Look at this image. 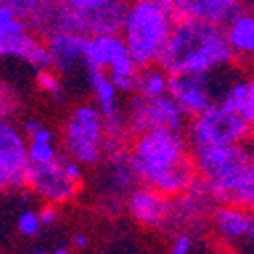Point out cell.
Here are the masks:
<instances>
[{"label": "cell", "mask_w": 254, "mask_h": 254, "mask_svg": "<svg viewBox=\"0 0 254 254\" xmlns=\"http://www.w3.org/2000/svg\"><path fill=\"white\" fill-rule=\"evenodd\" d=\"M127 162L137 180L168 198L182 196L196 176L184 131L170 127L139 133Z\"/></svg>", "instance_id": "6da1fadb"}, {"label": "cell", "mask_w": 254, "mask_h": 254, "mask_svg": "<svg viewBox=\"0 0 254 254\" xmlns=\"http://www.w3.org/2000/svg\"><path fill=\"white\" fill-rule=\"evenodd\" d=\"M234 63V55L220 26L176 20L157 65L170 75L178 73H220Z\"/></svg>", "instance_id": "7a4b0ae2"}, {"label": "cell", "mask_w": 254, "mask_h": 254, "mask_svg": "<svg viewBox=\"0 0 254 254\" xmlns=\"http://www.w3.org/2000/svg\"><path fill=\"white\" fill-rule=\"evenodd\" d=\"M196 174L208 182L210 196L220 204L250 210L254 204V162L246 141L206 145L192 151Z\"/></svg>", "instance_id": "3957f363"}, {"label": "cell", "mask_w": 254, "mask_h": 254, "mask_svg": "<svg viewBox=\"0 0 254 254\" xmlns=\"http://www.w3.org/2000/svg\"><path fill=\"white\" fill-rule=\"evenodd\" d=\"M174 22L168 0H127L119 37L139 67L155 65Z\"/></svg>", "instance_id": "277c9868"}, {"label": "cell", "mask_w": 254, "mask_h": 254, "mask_svg": "<svg viewBox=\"0 0 254 254\" xmlns=\"http://www.w3.org/2000/svg\"><path fill=\"white\" fill-rule=\"evenodd\" d=\"M186 141L190 151L206 145H228L248 141L252 125L244 121L238 113L224 109L218 101L210 103L204 111L194 117H188Z\"/></svg>", "instance_id": "5b68a950"}, {"label": "cell", "mask_w": 254, "mask_h": 254, "mask_svg": "<svg viewBox=\"0 0 254 254\" xmlns=\"http://www.w3.org/2000/svg\"><path fill=\"white\" fill-rule=\"evenodd\" d=\"M83 65L103 69L119 93H133L139 65L119 35H91L85 41Z\"/></svg>", "instance_id": "8992f818"}, {"label": "cell", "mask_w": 254, "mask_h": 254, "mask_svg": "<svg viewBox=\"0 0 254 254\" xmlns=\"http://www.w3.org/2000/svg\"><path fill=\"white\" fill-rule=\"evenodd\" d=\"M105 143L103 115L93 103H83L73 109L65 123L63 145L71 160L81 166H93L99 162Z\"/></svg>", "instance_id": "52a82bcc"}, {"label": "cell", "mask_w": 254, "mask_h": 254, "mask_svg": "<svg viewBox=\"0 0 254 254\" xmlns=\"http://www.w3.org/2000/svg\"><path fill=\"white\" fill-rule=\"evenodd\" d=\"M0 59H16L35 71L51 67L45 41L30 30L28 22L0 4Z\"/></svg>", "instance_id": "ba28073f"}, {"label": "cell", "mask_w": 254, "mask_h": 254, "mask_svg": "<svg viewBox=\"0 0 254 254\" xmlns=\"http://www.w3.org/2000/svg\"><path fill=\"white\" fill-rule=\"evenodd\" d=\"M184 125H186V115L168 93L153 99H141L139 95L133 97L127 127L135 135L155 129V127H170V129L176 131H184Z\"/></svg>", "instance_id": "9c48e42d"}, {"label": "cell", "mask_w": 254, "mask_h": 254, "mask_svg": "<svg viewBox=\"0 0 254 254\" xmlns=\"http://www.w3.org/2000/svg\"><path fill=\"white\" fill-rule=\"evenodd\" d=\"M168 95L178 103L182 113L194 117L216 99V85L212 73H178L168 77Z\"/></svg>", "instance_id": "30bf717a"}, {"label": "cell", "mask_w": 254, "mask_h": 254, "mask_svg": "<svg viewBox=\"0 0 254 254\" xmlns=\"http://www.w3.org/2000/svg\"><path fill=\"white\" fill-rule=\"evenodd\" d=\"M65 157H55L49 164L26 168V186L45 198L49 204H65L71 202L79 192V182L71 180L63 168Z\"/></svg>", "instance_id": "8fae6325"}, {"label": "cell", "mask_w": 254, "mask_h": 254, "mask_svg": "<svg viewBox=\"0 0 254 254\" xmlns=\"http://www.w3.org/2000/svg\"><path fill=\"white\" fill-rule=\"evenodd\" d=\"M26 139L22 131L8 119H0V180L6 188H24L26 186Z\"/></svg>", "instance_id": "7c38bea8"}, {"label": "cell", "mask_w": 254, "mask_h": 254, "mask_svg": "<svg viewBox=\"0 0 254 254\" xmlns=\"http://www.w3.org/2000/svg\"><path fill=\"white\" fill-rule=\"evenodd\" d=\"M176 20H196L224 26L234 14L250 6V0H168Z\"/></svg>", "instance_id": "4fadbf2b"}, {"label": "cell", "mask_w": 254, "mask_h": 254, "mask_svg": "<svg viewBox=\"0 0 254 254\" xmlns=\"http://www.w3.org/2000/svg\"><path fill=\"white\" fill-rule=\"evenodd\" d=\"M26 22L30 30L41 39L53 33H61V30L79 33V16L67 4V0H41Z\"/></svg>", "instance_id": "5bb4252c"}, {"label": "cell", "mask_w": 254, "mask_h": 254, "mask_svg": "<svg viewBox=\"0 0 254 254\" xmlns=\"http://www.w3.org/2000/svg\"><path fill=\"white\" fill-rule=\"evenodd\" d=\"M172 198L160 194L149 186H141L129 194L127 208L131 216L145 228H162L172 212Z\"/></svg>", "instance_id": "9a60e30c"}, {"label": "cell", "mask_w": 254, "mask_h": 254, "mask_svg": "<svg viewBox=\"0 0 254 254\" xmlns=\"http://www.w3.org/2000/svg\"><path fill=\"white\" fill-rule=\"evenodd\" d=\"M49 61H51V69H55L59 75L63 73H71L79 65H83V49L87 37L75 30H61V33H53L43 39Z\"/></svg>", "instance_id": "2e32d148"}, {"label": "cell", "mask_w": 254, "mask_h": 254, "mask_svg": "<svg viewBox=\"0 0 254 254\" xmlns=\"http://www.w3.org/2000/svg\"><path fill=\"white\" fill-rule=\"evenodd\" d=\"M226 43L234 55V61H250L254 53V14L252 8H244L234 14L224 26Z\"/></svg>", "instance_id": "e0dca14e"}, {"label": "cell", "mask_w": 254, "mask_h": 254, "mask_svg": "<svg viewBox=\"0 0 254 254\" xmlns=\"http://www.w3.org/2000/svg\"><path fill=\"white\" fill-rule=\"evenodd\" d=\"M127 0H113L111 4L101 6L79 16V33L85 37L91 35H119V28L125 16Z\"/></svg>", "instance_id": "ac0fdd59"}, {"label": "cell", "mask_w": 254, "mask_h": 254, "mask_svg": "<svg viewBox=\"0 0 254 254\" xmlns=\"http://www.w3.org/2000/svg\"><path fill=\"white\" fill-rule=\"evenodd\" d=\"M214 226L226 242H236L242 238L252 240L254 236V222L250 210L240 206H230V204L220 206L214 212Z\"/></svg>", "instance_id": "d6986e66"}, {"label": "cell", "mask_w": 254, "mask_h": 254, "mask_svg": "<svg viewBox=\"0 0 254 254\" xmlns=\"http://www.w3.org/2000/svg\"><path fill=\"white\" fill-rule=\"evenodd\" d=\"M87 69V79L93 91V99H95V107L99 109V113L103 115V119H109L119 111V91L117 87L111 83V79L107 77V73L103 69Z\"/></svg>", "instance_id": "ffe728a7"}, {"label": "cell", "mask_w": 254, "mask_h": 254, "mask_svg": "<svg viewBox=\"0 0 254 254\" xmlns=\"http://www.w3.org/2000/svg\"><path fill=\"white\" fill-rule=\"evenodd\" d=\"M218 103L228 109L238 113L244 121H248L252 125L254 121V85L250 79H238L234 83H230L224 93L220 95Z\"/></svg>", "instance_id": "44dd1931"}, {"label": "cell", "mask_w": 254, "mask_h": 254, "mask_svg": "<svg viewBox=\"0 0 254 254\" xmlns=\"http://www.w3.org/2000/svg\"><path fill=\"white\" fill-rule=\"evenodd\" d=\"M168 77L170 73L162 69L160 65H147L139 67L137 77H135V89L133 93L139 95L141 99H153V97H162L168 93Z\"/></svg>", "instance_id": "7402d4cb"}, {"label": "cell", "mask_w": 254, "mask_h": 254, "mask_svg": "<svg viewBox=\"0 0 254 254\" xmlns=\"http://www.w3.org/2000/svg\"><path fill=\"white\" fill-rule=\"evenodd\" d=\"M37 87L51 95L55 99H61V93H63V83H61V75L51 69V67H45V69H39L37 71Z\"/></svg>", "instance_id": "603a6c76"}, {"label": "cell", "mask_w": 254, "mask_h": 254, "mask_svg": "<svg viewBox=\"0 0 254 254\" xmlns=\"http://www.w3.org/2000/svg\"><path fill=\"white\" fill-rule=\"evenodd\" d=\"M26 155H28V164L33 166H41V164H49L57 157V149L53 145V141L47 143H37L30 141L26 147Z\"/></svg>", "instance_id": "cb8c5ba5"}, {"label": "cell", "mask_w": 254, "mask_h": 254, "mask_svg": "<svg viewBox=\"0 0 254 254\" xmlns=\"http://www.w3.org/2000/svg\"><path fill=\"white\" fill-rule=\"evenodd\" d=\"M39 2L41 0H0V4L4 8H8L10 12H14L16 16H20L24 20L33 14V10L37 8Z\"/></svg>", "instance_id": "d4e9b609"}, {"label": "cell", "mask_w": 254, "mask_h": 254, "mask_svg": "<svg viewBox=\"0 0 254 254\" xmlns=\"http://www.w3.org/2000/svg\"><path fill=\"white\" fill-rule=\"evenodd\" d=\"M18 105V99H16V93L6 85L0 81V119H6L14 107Z\"/></svg>", "instance_id": "484cf974"}, {"label": "cell", "mask_w": 254, "mask_h": 254, "mask_svg": "<svg viewBox=\"0 0 254 254\" xmlns=\"http://www.w3.org/2000/svg\"><path fill=\"white\" fill-rule=\"evenodd\" d=\"M41 230V222H39V214L33 210H26L20 214L18 218V232L22 236H35Z\"/></svg>", "instance_id": "4316f807"}, {"label": "cell", "mask_w": 254, "mask_h": 254, "mask_svg": "<svg viewBox=\"0 0 254 254\" xmlns=\"http://www.w3.org/2000/svg\"><path fill=\"white\" fill-rule=\"evenodd\" d=\"M113 0H67V4L77 12V14H87V12H93L101 6H107L111 4Z\"/></svg>", "instance_id": "83f0119b"}, {"label": "cell", "mask_w": 254, "mask_h": 254, "mask_svg": "<svg viewBox=\"0 0 254 254\" xmlns=\"http://www.w3.org/2000/svg\"><path fill=\"white\" fill-rule=\"evenodd\" d=\"M194 246V240L190 234H178L174 238V244H172V254H190Z\"/></svg>", "instance_id": "f1b7e54d"}, {"label": "cell", "mask_w": 254, "mask_h": 254, "mask_svg": "<svg viewBox=\"0 0 254 254\" xmlns=\"http://www.w3.org/2000/svg\"><path fill=\"white\" fill-rule=\"evenodd\" d=\"M39 214V222H41V226H51V224H55L57 222V208H55V204H49V206H45L41 212H37Z\"/></svg>", "instance_id": "f546056e"}, {"label": "cell", "mask_w": 254, "mask_h": 254, "mask_svg": "<svg viewBox=\"0 0 254 254\" xmlns=\"http://www.w3.org/2000/svg\"><path fill=\"white\" fill-rule=\"evenodd\" d=\"M30 137V141H37V143H47V141H53V131L49 129V127H43V125H39L37 129L28 135Z\"/></svg>", "instance_id": "4dcf8cb0"}, {"label": "cell", "mask_w": 254, "mask_h": 254, "mask_svg": "<svg viewBox=\"0 0 254 254\" xmlns=\"http://www.w3.org/2000/svg\"><path fill=\"white\" fill-rule=\"evenodd\" d=\"M39 125H41L39 121H33V119H30V121H26V125H24V131H26V133L30 135V133H33V131L37 129V127H39Z\"/></svg>", "instance_id": "1f68e13d"}, {"label": "cell", "mask_w": 254, "mask_h": 254, "mask_svg": "<svg viewBox=\"0 0 254 254\" xmlns=\"http://www.w3.org/2000/svg\"><path fill=\"white\" fill-rule=\"evenodd\" d=\"M75 246L77 248H85L87 246V236L85 234H77L75 236Z\"/></svg>", "instance_id": "d6a6232c"}, {"label": "cell", "mask_w": 254, "mask_h": 254, "mask_svg": "<svg viewBox=\"0 0 254 254\" xmlns=\"http://www.w3.org/2000/svg\"><path fill=\"white\" fill-rule=\"evenodd\" d=\"M53 254H71V252H69L67 248H57V250H55Z\"/></svg>", "instance_id": "836d02e7"}, {"label": "cell", "mask_w": 254, "mask_h": 254, "mask_svg": "<svg viewBox=\"0 0 254 254\" xmlns=\"http://www.w3.org/2000/svg\"><path fill=\"white\" fill-rule=\"evenodd\" d=\"M4 190H8V188H6V184L2 180H0V192H4Z\"/></svg>", "instance_id": "e575fe53"}, {"label": "cell", "mask_w": 254, "mask_h": 254, "mask_svg": "<svg viewBox=\"0 0 254 254\" xmlns=\"http://www.w3.org/2000/svg\"><path fill=\"white\" fill-rule=\"evenodd\" d=\"M33 254H49V252H45V250H35Z\"/></svg>", "instance_id": "d590c367"}]
</instances>
